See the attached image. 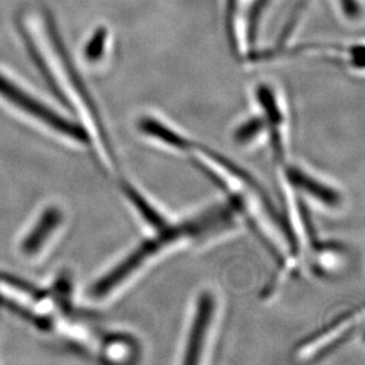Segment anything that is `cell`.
Returning a JSON list of instances; mask_svg holds the SVG:
<instances>
[{
    "label": "cell",
    "instance_id": "obj_3",
    "mask_svg": "<svg viewBox=\"0 0 365 365\" xmlns=\"http://www.w3.org/2000/svg\"><path fill=\"white\" fill-rule=\"evenodd\" d=\"M215 310V299L210 292H203L197 304V311L190 327L187 349L185 351V362L197 363L202 352L203 341L210 330L212 318Z\"/></svg>",
    "mask_w": 365,
    "mask_h": 365
},
{
    "label": "cell",
    "instance_id": "obj_1",
    "mask_svg": "<svg viewBox=\"0 0 365 365\" xmlns=\"http://www.w3.org/2000/svg\"><path fill=\"white\" fill-rule=\"evenodd\" d=\"M0 95L34 118H38L39 121L48 124V127H51L53 130L69 136L81 143L89 142V135L84 130V128L78 124L66 121V118L56 114L55 111L50 110L48 108L39 103L38 101L34 100L32 97L23 93L19 88L14 86L10 81L5 80L1 76H0Z\"/></svg>",
    "mask_w": 365,
    "mask_h": 365
},
{
    "label": "cell",
    "instance_id": "obj_2",
    "mask_svg": "<svg viewBox=\"0 0 365 365\" xmlns=\"http://www.w3.org/2000/svg\"><path fill=\"white\" fill-rule=\"evenodd\" d=\"M165 247V240L159 235L142 242L136 250L128 255L127 258L122 260V262L93 286V296L97 298L107 296L108 293L111 292L116 286L127 279L128 277L133 274L140 266L143 265L145 260L152 258L153 255L159 253Z\"/></svg>",
    "mask_w": 365,
    "mask_h": 365
},
{
    "label": "cell",
    "instance_id": "obj_5",
    "mask_svg": "<svg viewBox=\"0 0 365 365\" xmlns=\"http://www.w3.org/2000/svg\"><path fill=\"white\" fill-rule=\"evenodd\" d=\"M138 128L149 138H153L156 141L161 142L163 145H168L176 150L186 152L195 147L194 142L179 134L178 131L173 130L172 128L156 118H149V116L142 118L138 123Z\"/></svg>",
    "mask_w": 365,
    "mask_h": 365
},
{
    "label": "cell",
    "instance_id": "obj_10",
    "mask_svg": "<svg viewBox=\"0 0 365 365\" xmlns=\"http://www.w3.org/2000/svg\"><path fill=\"white\" fill-rule=\"evenodd\" d=\"M341 10L349 18L357 19L362 14V9L359 5V0H339Z\"/></svg>",
    "mask_w": 365,
    "mask_h": 365
},
{
    "label": "cell",
    "instance_id": "obj_7",
    "mask_svg": "<svg viewBox=\"0 0 365 365\" xmlns=\"http://www.w3.org/2000/svg\"><path fill=\"white\" fill-rule=\"evenodd\" d=\"M123 190L128 199L134 205L135 208L138 210V213L149 227L158 232L163 231L165 228L168 227L167 219L145 197H142V194L138 193L134 187L125 183Z\"/></svg>",
    "mask_w": 365,
    "mask_h": 365
},
{
    "label": "cell",
    "instance_id": "obj_4",
    "mask_svg": "<svg viewBox=\"0 0 365 365\" xmlns=\"http://www.w3.org/2000/svg\"><path fill=\"white\" fill-rule=\"evenodd\" d=\"M286 176L289 182L292 183L293 187H296L304 193L309 194L310 197L319 202L324 203L327 206H338L341 202V195L337 190L327 186L325 183L318 181L312 176L307 175V173H304L296 167H289L286 169Z\"/></svg>",
    "mask_w": 365,
    "mask_h": 365
},
{
    "label": "cell",
    "instance_id": "obj_8",
    "mask_svg": "<svg viewBox=\"0 0 365 365\" xmlns=\"http://www.w3.org/2000/svg\"><path fill=\"white\" fill-rule=\"evenodd\" d=\"M266 122L264 118H250L248 121L242 123L240 127L235 131V140L239 143H248L252 142L255 138H258L262 131L266 130Z\"/></svg>",
    "mask_w": 365,
    "mask_h": 365
},
{
    "label": "cell",
    "instance_id": "obj_9",
    "mask_svg": "<svg viewBox=\"0 0 365 365\" xmlns=\"http://www.w3.org/2000/svg\"><path fill=\"white\" fill-rule=\"evenodd\" d=\"M106 37H107V34H106L104 30H100L95 35L93 41L90 43L89 48H88V56H89L90 58L95 59L100 57L104 48Z\"/></svg>",
    "mask_w": 365,
    "mask_h": 365
},
{
    "label": "cell",
    "instance_id": "obj_6",
    "mask_svg": "<svg viewBox=\"0 0 365 365\" xmlns=\"http://www.w3.org/2000/svg\"><path fill=\"white\" fill-rule=\"evenodd\" d=\"M62 221V213L58 208L51 207L45 210L35 228L24 239L21 244V252L26 255H34L41 250V246L55 231Z\"/></svg>",
    "mask_w": 365,
    "mask_h": 365
}]
</instances>
